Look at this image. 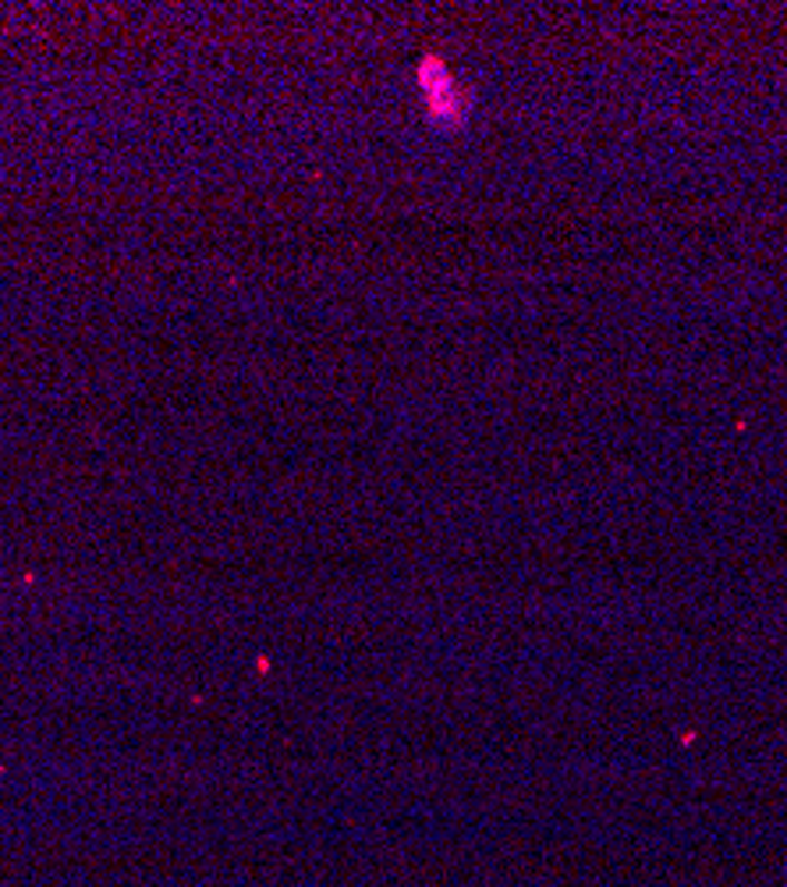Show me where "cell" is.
<instances>
[{"label":"cell","mask_w":787,"mask_h":887,"mask_svg":"<svg viewBox=\"0 0 787 887\" xmlns=\"http://www.w3.org/2000/svg\"><path fill=\"white\" fill-rule=\"evenodd\" d=\"M419 82L430 96V110L440 114V118H451L458 121V110H454V100H458V89H454V79H451V71L440 65V61H426V65H419Z\"/></svg>","instance_id":"1"}]
</instances>
